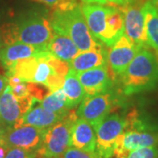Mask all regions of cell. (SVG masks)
Wrapping results in <instances>:
<instances>
[{
	"label": "cell",
	"mask_w": 158,
	"mask_h": 158,
	"mask_svg": "<svg viewBox=\"0 0 158 158\" xmlns=\"http://www.w3.org/2000/svg\"><path fill=\"white\" fill-rule=\"evenodd\" d=\"M5 46L22 42L47 51V47L54 36L50 19L38 12H32L14 23L1 27Z\"/></svg>",
	"instance_id": "1"
},
{
	"label": "cell",
	"mask_w": 158,
	"mask_h": 158,
	"mask_svg": "<svg viewBox=\"0 0 158 158\" xmlns=\"http://www.w3.org/2000/svg\"><path fill=\"white\" fill-rule=\"evenodd\" d=\"M118 77L127 96L153 90L158 85L157 59L147 48H141Z\"/></svg>",
	"instance_id": "2"
},
{
	"label": "cell",
	"mask_w": 158,
	"mask_h": 158,
	"mask_svg": "<svg viewBox=\"0 0 158 158\" xmlns=\"http://www.w3.org/2000/svg\"><path fill=\"white\" fill-rule=\"evenodd\" d=\"M50 23L54 32L68 35L80 52L102 46L90 33L81 6H77L66 11H54Z\"/></svg>",
	"instance_id": "3"
},
{
	"label": "cell",
	"mask_w": 158,
	"mask_h": 158,
	"mask_svg": "<svg viewBox=\"0 0 158 158\" xmlns=\"http://www.w3.org/2000/svg\"><path fill=\"white\" fill-rule=\"evenodd\" d=\"M72 109L56 124L44 130L40 148L36 150L38 158H58L70 147L71 127L77 118Z\"/></svg>",
	"instance_id": "4"
},
{
	"label": "cell",
	"mask_w": 158,
	"mask_h": 158,
	"mask_svg": "<svg viewBox=\"0 0 158 158\" xmlns=\"http://www.w3.org/2000/svg\"><path fill=\"white\" fill-rule=\"evenodd\" d=\"M126 127V118L117 113L108 115L97 126L94 128L96 134L95 156L97 158L113 157L115 141L118 135L124 132Z\"/></svg>",
	"instance_id": "5"
},
{
	"label": "cell",
	"mask_w": 158,
	"mask_h": 158,
	"mask_svg": "<svg viewBox=\"0 0 158 158\" xmlns=\"http://www.w3.org/2000/svg\"><path fill=\"white\" fill-rule=\"evenodd\" d=\"M132 3L124 6H118L124 19V34L139 48L148 47L147 35L145 30V19L142 11V5Z\"/></svg>",
	"instance_id": "6"
},
{
	"label": "cell",
	"mask_w": 158,
	"mask_h": 158,
	"mask_svg": "<svg viewBox=\"0 0 158 158\" xmlns=\"http://www.w3.org/2000/svg\"><path fill=\"white\" fill-rule=\"evenodd\" d=\"M113 101V95L110 92L85 96L76 112L77 116L84 118L95 128L112 112Z\"/></svg>",
	"instance_id": "7"
},
{
	"label": "cell",
	"mask_w": 158,
	"mask_h": 158,
	"mask_svg": "<svg viewBox=\"0 0 158 158\" xmlns=\"http://www.w3.org/2000/svg\"><path fill=\"white\" fill-rule=\"evenodd\" d=\"M45 129H40L28 125H21L6 130L0 142L8 148H19L36 152L41 144Z\"/></svg>",
	"instance_id": "8"
},
{
	"label": "cell",
	"mask_w": 158,
	"mask_h": 158,
	"mask_svg": "<svg viewBox=\"0 0 158 158\" xmlns=\"http://www.w3.org/2000/svg\"><path fill=\"white\" fill-rule=\"evenodd\" d=\"M34 101L33 97L18 99L12 94L10 86L7 85L0 95V124L6 130L15 127Z\"/></svg>",
	"instance_id": "9"
},
{
	"label": "cell",
	"mask_w": 158,
	"mask_h": 158,
	"mask_svg": "<svg viewBox=\"0 0 158 158\" xmlns=\"http://www.w3.org/2000/svg\"><path fill=\"white\" fill-rule=\"evenodd\" d=\"M158 133L153 131L125 130L119 135L114 144L113 156L127 158L131 151L144 147L156 146Z\"/></svg>",
	"instance_id": "10"
},
{
	"label": "cell",
	"mask_w": 158,
	"mask_h": 158,
	"mask_svg": "<svg viewBox=\"0 0 158 158\" xmlns=\"http://www.w3.org/2000/svg\"><path fill=\"white\" fill-rule=\"evenodd\" d=\"M141 50L125 34L110 47L107 54V62L113 76H119L127 68L137 53Z\"/></svg>",
	"instance_id": "11"
},
{
	"label": "cell",
	"mask_w": 158,
	"mask_h": 158,
	"mask_svg": "<svg viewBox=\"0 0 158 158\" xmlns=\"http://www.w3.org/2000/svg\"><path fill=\"white\" fill-rule=\"evenodd\" d=\"M79 82L85 90L86 96H94L109 92L113 85L112 75L107 65L91 69L77 73Z\"/></svg>",
	"instance_id": "12"
},
{
	"label": "cell",
	"mask_w": 158,
	"mask_h": 158,
	"mask_svg": "<svg viewBox=\"0 0 158 158\" xmlns=\"http://www.w3.org/2000/svg\"><path fill=\"white\" fill-rule=\"evenodd\" d=\"M65 116L50 112L43 107L39 100L35 99L31 107L25 113L15 127L21 125L33 126L40 129H47Z\"/></svg>",
	"instance_id": "13"
},
{
	"label": "cell",
	"mask_w": 158,
	"mask_h": 158,
	"mask_svg": "<svg viewBox=\"0 0 158 158\" xmlns=\"http://www.w3.org/2000/svg\"><path fill=\"white\" fill-rule=\"evenodd\" d=\"M81 9L90 33L97 40L106 44L108 7L101 5L86 4L82 6Z\"/></svg>",
	"instance_id": "14"
},
{
	"label": "cell",
	"mask_w": 158,
	"mask_h": 158,
	"mask_svg": "<svg viewBox=\"0 0 158 158\" xmlns=\"http://www.w3.org/2000/svg\"><path fill=\"white\" fill-rule=\"evenodd\" d=\"M70 147L95 155L96 134L94 127L84 118H77L71 127Z\"/></svg>",
	"instance_id": "15"
},
{
	"label": "cell",
	"mask_w": 158,
	"mask_h": 158,
	"mask_svg": "<svg viewBox=\"0 0 158 158\" xmlns=\"http://www.w3.org/2000/svg\"><path fill=\"white\" fill-rule=\"evenodd\" d=\"M107 54L103 46L79 53L69 62V68L76 73L107 65Z\"/></svg>",
	"instance_id": "16"
},
{
	"label": "cell",
	"mask_w": 158,
	"mask_h": 158,
	"mask_svg": "<svg viewBox=\"0 0 158 158\" xmlns=\"http://www.w3.org/2000/svg\"><path fill=\"white\" fill-rule=\"evenodd\" d=\"M41 51L46 50L22 42H14L6 45L0 50V62L7 69L14 62L35 56Z\"/></svg>",
	"instance_id": "17"
},
{
	"label": "cell",
	"mask_w": 158,
	"mask_h": 158,
	"mask_svg": "<svg viewBox=\"0 0 158 158\" xmlns=\"http://www.w3.org/2000/svg\"><path fill=\"white\" fill-rule=\"evenodd\" d=\"M47 51L66 62H70L80 52L68 35L59 32H54V36L47 47Z\"/></svg>",
	"instance_id": "18"
},
{
	"label": "cell",
	"mask_w": 158,
	"mask_h": 158,
	"mask_svg": "<svg viewBox=\"0 0 158 158\" xmlns=\"http://www.w3.org/2000/svg\"><path fill=\"white\" fill-rule=\"evenodd\" d=\"M62 90L70 110L77 106L86 96L85 90L79 82L77 75L70 68L64 78Z\"/></svg>",
	"instance_id": "19"
},
{
	"label": "cell",
	"mask_w": 158,
	"mask_h": 158,
	"mask_svg": "<svg viewBox=\"0 0 158 158\" xmlns=\"http://www.w3.org/2000/svg\"><path fill=\"white\" fill-rule=\"evenodd\" d=\"M142 11L145 19L148 46L158 56V9L150 1H145Z\"/></svg>",
	"instance_id": "20"
},
{
	"label": "cell",
	"mask_w": 158,
	"mask_h": 158,
	"mask_svg": "<svg viewBox=\"0 0 158 158\" xmlns=\"http://www.w3.org/2000/svg\"><path fill=\"white\" fill-rule=\"evenodd\" d=\"M124 34V19L119 7L109 6L106 14V45L112 46Z\"/></svg>",
	"instance_id": "21"
},
{
	"label": "cell",
	"mask_w": 158,
	"mask_h": 158,
	"mask_svg": "<svg viewBox=\"0 0 158 158\" xmlns=\"http://www.w3.org/2000/svg\"><path fill=\"white\" fill-rule=\"evenodd\" d=\"M40 103L47 110L62 116H66L70 111L62 89L51 91Z\"/></svg>",
	"instance_id": "22"
},
{
	"label": "cell",
	"mask_w": 158,
	"mask_h": 158,
	"mask_svg": "<svg viewBox=\"0 0 158 158\" xmlns=\"http://www.w3.org/2000/svg\"><path fill=\"white\" fill-rule=\"evenodd\" d=\"M32 1L48 6L54 11H66L78 6L75 0H32Z\"/></svg>",
	"instance_id": "23"
},
{
	"label": "cell",
	"mask_w": 158,
	"mask_h": 158,
	"mask_svg": "<svg viewBox=\"0 0 158 158\" xmlns=\"http://www.w3.org/2000/svg\"><path fill=\"white\" fill-rule=\"evenodd\" d=\"M127 158H158V148L156 146L137 148L131 151Z\"/></svg>",
	"instance_id": "24"
},
{
	"label": "cell",
	"mask_w": 158,
	"mask_h": 158,
	"mask_svg": "<svg viewBox=\"0 0 158 158\" xmlns=\"http://www.w3.org/2000/svg\"><path fill=\"white\" fill-rule=\"evenodd\" d=\"M58 158H97L95 155L91 153L86 152L78 148L73 147H69Z\"/></svg>",
	"instance_id": "25"
},
{
	"label": "cell",
	"mask_w": 158,
	"mask_h": 158,
	"mask_svg": "<svg viewBox=\"0 0 158 158\" xmlns=\"http://www.w3.org/2000/svg\"><path fill=\"white\" fill-rule=\"evenodd\" d=\"M5 158H38L36 152L27 151L19 148H9Z\"/></svg>",
	"instance_id": "26"
},
{
	"label": "cell",
	"mask_w": 158,
	"mask_h": 158,
	"mask_svg": "<svg viewBox=\"0 0 158 158\" xmlns=\"http://www.w3.org/2000/svg\"><path fill=\"white\" fill-rule=\"evenodd\" d=\"M87 4H98V5H113V6H124L132 3L134 0H83Z\"/></svg>",
	"instance_id": "27"
},
{
	"label": "cell",
	"mask_w": 158,
	"mask_h": 158,
	"mask_svg": "<svg viewBox=\"0 0 158 158\" xmlns=\"http://www.w3.org/2000/svg\"><path fill=\"white\" fill-rule=\"evenodd\" d=\"M8 85V77L4 75H0V95L4 92Z\"/></svg>",
	"instance_id": "28"
},
{
	"label": "cell",
	"mask_w": 158,
	"mask_h": 158,
	"mask_svg": "<svg viewBox=\"0 0 158 158\" xmlns=\"http://www.w3.org/2000/svg\"><path fill=\"white\" fill-rule=\"evenodd\" d=\"M8 150L9 148L6 147V145H4L2 142H0V158H5Z\"/></svg>",
	"instance_id": "29"
},
{
	"label": "cell",
	"mask_w": 158,
	"mask_h": 158,
	"mask_svg": "<svg viewBox=\"0 0 158 158\" xmlns=\"http://www.w3.org/2000/svg\"><path fill=\"white\" fill-rule=\"evenodd\" d=\"M5 47V42H4V40L2 37V33H1V29H0V50Z\"/></svg>",
	"instance_id": "30"
},
{
	"label": "cell",
	"mask_w": 158,
	"mask_h": 158,
	"mask_svg": "<svg viewBox=\"0 0 158 158\" xmlns=\"http://www.w3.org/2000/svg\"><path fill=\"white\" fill-rule=\"evenodd\" d=\"M5 132H6V129H5V127H3L2 125L0 124V141H1L2 137H3V135H4Z\"/></svg>",
	"instance_id": "31"
},
{
	"label": "cell",
	"mask_w": 158,
	"mask_h": 158,
	"mask_svg": "<svg viewBox=\"0 0 158 158\" xmlns=\"http://www.w3.org/2000/svg\"><path fill=\"white\" fill-rule=\"evenodd\" d=\"M149 1H150L153 5H154V6H156V7L158 9V0H149Z\"/></svg>",
	"instance_id": "32"
}]
</instances>
